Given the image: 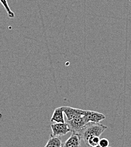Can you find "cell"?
Segmentation results:
<instances>
[{
  "label": "cell",
  "instance_id": "1",
  "mask_svg": "<svg viewBox=\"0 0 131 147\" xmlns=\"http://www.w3.org/2000/svg\"><path fill=\"white\" fill-rule=\"evenodd\" d=\"M107 129V127L100 123L88 122L83 128L75 132L77 134L81 139H83L87 145L88 139L92 136H100L101 134Z\"/></svg>",
  "mask_w": 131,
  "mask_h": 147
},
{
  "label": "cell",
  "instance_id": "2",
  "mask_svg": "<svg viewBox=\"0 0 131 147\" xmlns=\"http://www.w3.org/2000/svg\"><path fill=\"white\" fill-rule=\"evenodd\" d=\"M67 124L70 132H77L80 130L87 123L84 115L75 117L71 120H67Z\"/></svg>",
  "mask_w": 131,
  "mask_h": 147
},
{
  "label": "cell",
  "instance_id": "3",
  "mask_svg": "<svg viewBox=\"0 0 131 147\" xmlns=\"http://www.w3.org/2000/svg\"><path fill=\"white\" fill-rule=\"evenodd\" d=\"M51 129L52 130V134L51 135L54 137H60L70 132V129L66 122L53 123L51 125Z\"/></svg>",
  "mask_w": 131,
  "mask_h": 147
},
{
  "label": "cell",
  "instance_id": "4",
  "mask_svg": "<svg viewBox=\"0 0 131 147\" xmlns=\"http://www.w3.org/2000/svg\"><path fill=\"white\" fill-rule=\"evenodd\" d=\"M84 116L87 123L88 122H95L99 123L101 121L105 119L106 117L103 114L91 110H84Z\"/></svg>",
  "mask_w": 131,
  "mask_h": 147
},
{
  "label": "cell",
  "instance_id": "5",
  "mask_svg": "<svg viewBox=\"0 0 131 147\" xmlns=\"http://www.w3.org/2000/svg\"><path fill=\"white\" fill-rule=\"evenodd\" d=\"M63 113L67 117V120H71L75 117L84 115V110L74 108L70 107H62Z\"/></svg>",
  "mask_w": 131,
  "mask_h": 147
},
{
  "label": "cell",
  "instance_id": "6",
  "mask_svg": "<svg viewBox=\"0 0 131 147\" xmlns=\"http://www.w3.org/2000/svg\"><path fill=\"white\" fill-rule=\"evenodd\" d=\"M81 138L80 136L75 132H73L70 138L63 143L60 147H80Z\"/></svg>",
  "mask_w": 131,
  "mask_h": 147
},
{
  "label": "cell",
  "instance_id": "7",
  "mask_svg": "<svg viewBox=\"0 0 131 147\" xmlns=\"http://www.w3.org/2000/svg\"><path fill=\"white\" fill-rule=\"evenodd\" d=\"M63 111L62 110V107L56 108L52 115V117L50 119L51 122L56 123H64L65 122L63 115Z\"/></svg>",
  "mask_w": 131,
  "mask_h": 147
},
{
  "label": "cell",
  "instance_id": "8",
  "mask_svg": "<svg viewBox=\"0 0 131 147\" xmlns=\"http://www.w3.org/2000/svg\"><path fill=\"white\" fill-rule=\"evenodd\" d=\"M62 141L59 137H54L50 135V137L44 147H60Z\"/></svg>",
  "mask_w": 131,
  "mask_h": 147
},
{
  "label": "cell",
  "instance_id": "9",
  "mask_svg": "<svg viewBox=\"0 0 131 147\" xmlns=\"http://www.w3.org/2000/svg\"><path fill=\"white\" fill-rule=\"evenodd\" d=\"M0 2L2 4V5L3 6L6 11L7 12L8 17L10 18H14L15 17V14L10 9L9 3L7 2V0H0Z\"/></svg>",
  "mask_w": 131,
  "mask_h": 147
},
{
  "label": "cell",
  "instance_id": "10",
  "mask_svg": "<svg viewBox=\"0 0 131 147\" xmlns=\"http://www.w3.org/2000/svg\"><path fill=\"white\" fill-rule=\"evenodd\" d=\"M99 139H100L99 136H92L88 139V140L87 142V146L91 147L95 146L98 144Z\"/></svg>",
  "mask_w": 131,
  "mask_h": 147
},
{
  "label": "cell",
  "instance_id": "11",
  "mask_svg": "<svg viewBox=\"0 0 131 147\" xmlns=\"http://www.w3.org/2000/svg\"><path fill=\"white\" fill-rule=\"evenodd\" d=\"M98 145L102 147H109V141L106 138H102L99 139Z\"/></svg>",
  "mask_w": 131,
  "mask_h": 147
},
{
  "label": "cell",
  "instance_id": "12",
  "mask_svg": "<svg viewBox=\"0 0 131 147\" xmlns=\"http://www.w3.org/2000/svg\"><path fill=\"white\" fill-rule=\"evenodd\" d=\"M101 147V146H99V145H98H98H97V146H94V147Z\"/></svg>",
  "mask_w": 131,
  "mask_h": 147
}]
</instances>
